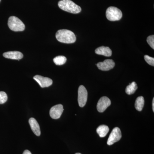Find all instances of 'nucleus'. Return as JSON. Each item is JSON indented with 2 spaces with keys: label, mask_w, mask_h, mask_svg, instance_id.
Wrapping results in <instances>:
<instances>
[{
  "label": "nucleus",
  "mask_w": 154,
  "mask_h": 154,
  "mask_svg": "<svg viewBox=\"0 0 154 154\" xmlns=\"http://www.w3.org/2000/svg\"><path fill=\"white\" fill-rule=\"evenodd\" d=\"M144 59L149 65L153 66H154V58L153 57H151L149 55H146L144 56Z\"/></svg>",
  "instance_id": "obj_19"
},
{
  "label": "nucleus",
  "mask_w": 154,
  "mask_h": 154,
  "mask_svg": "<svg viewBox=\"0 0 154 154\" xmlns=\"http://www.w3.org/2000/svg\"><path fill=\"white\" fill-rule=\"evenodd\" d=\"M109 127L107 125H100L96 129V131L100 137H105L109 132Z\"/></svg>",
  "instance_id": "obj_14"
},
{
  "label": "nucleus",
  "mask_w": 154,
  "mask_h": 154,
  "mask_svg": "<svg viewBox=\"0 0 154 154\" xmlns=\"http://www.w3.org/2000/svg\"><path fill=\"white\" fill-rule=\"evenodd\" d=\"M8 25L11 30L14 31H22L25 29V25L19 18L12 16L9 18Z\"/></svg>",
  "instance_id": "obj_3"
},
{
  "label": "nucleus",
  "mask_w": 154,
  "mask_h": 154,
  "mask_svg": "<svg viewBox=\"0 0 154 154\" xmlns=\"http://www.w3.org/2000/svg\"><path fill=\"white\" fill-rule=\"evenodd\" d=\"M63 110V106L61 104L56 105L51 108L50 116L53 119H58L60 118Z\"/></svg>",
  "instance_id": "obj_10"
},
{
  "label": "nucleus",
  "mask_w": 154,
  "mask_h": 154,
  "mask_svg": "<svg viewBox=\"0 0 154 154\" xmlns=\"http://www.w3.org/2000/svg\"><path fill=\"white\" fill-rule=\"evenodd\" d=\"M95 53L99 55H102L106 57H110L112 55V51L110 48L105 46H101L95 50Z\"/></svg>",
  "instance_id": "obj_13"
},
{
  "label": "nucleus",
  "mask_w": 154,
  "mask_h": 154,
  "mask_svg": "<svg viewBox=\"0 0 154 154\" xmlns=\"http://www.w3.org/2000/svg\"><path fill=\"white\" fill-rule=\"evenodd\" d=\"M111 105V101L108 97L103 96L100 98L97 103V109L100 113L104 112L107 107Z\"/></svg>",
  "instance_id": "obj_7"
},
{
  "label": "nucleus",
  "mask_w": 154,
  "mask_h": 154,
  "mask_svg": "<svg viewBox=\"0 0 154 154\" xmlns=\"http://www.w3.org/2000/svg\"><path fill=\"white\" fill-rule=\"evenodd\" d=\"M88 93L84 86L81 85L78 90V102L80 107H84L88 100Z\"/></svg>",
  "instance_id": "obj_5"
},
{
  "label": "nucleus",
  "mask_w": 154,
  "mask_h": 154,
  "mask_svg": "<svg viewBox=\"0 0 154 154\" xmlns=\"http://www.w3.org/2000/svg\"><path fill=\"white\" fill-rule=\"evenodd\" d=\"M144 99L143 96H139L136 100L135 107L138 111H140L143 110L144 105Z\"/></svg>",
  "instance_id": "obj_15"
},
{
  "label": "nucleus",
  "mask_w": 154,
  "mask_h": 154,
  "mask_svg": "<svg viewBox=\"0 0 154 154\" xmlns=\"http://www.w3.org/2000/svg\"><path fill=\"white\" fill-rule=\"evenodd\" d=\"M152 105L153 111V112H154V98H153V99L152 104Z\"/></svg>",
  "instance_id": "obj_22"
},
{
  "label": "nucleus",
  "mask_w": 154,
  "mask_h": 154,
  "mask_svg": "<svg viewBox=\"0 0 154 154\" xmlns=\"http://www.w3.org/2000/svg\"><path fill=\"white\" fill-rule=\"evenodd\" d=\"M106 16L108 20L113 22L121 19L122 18V11L118 8L110 7L106 11Z\"/></svg>",
  "instance_id": "obj_4"
},
{
  "label": "nucleus",
  "mask_w": 154,
  "mask_h": 154,
  "mask_svg": "<svg viewBox=\"0 0 154 154\" xmlns=\"http://www.w3.org/2000/svg\"><path fill=\"white\" fill-rule=\"evenodd\" d=\"M58 5L61 10L72 14H79L82 11L81 7L71 0H61Z\"/></svg>",
  "instance_id": "obj_2"
},
{
  "label": "nucleus",
  "mask_w": 154,
  "mask_h": 154,
  "mask_svg": "<svg viewBox=\"0 0 154 154\" xmlns=\"http://www.w3.org/2000/svg\"><path fill=\"white\" fill-rule=\"evenodd\" d=\"M8 96L5 92H0V104H3L5 103L8 100Z\"/></svg>",
  "instance_id": "obj_18"
},
{
  "label": "nucleus",
  "mask_w": 154,
  "mask_h": 154,
  "mask_svg": "<svg viewBox=\"0 0 154 154\" xmlns=\"http://www.w3.org/2000/svg\"><path fill=\"white\" fill-rule=\"evenodd\" d=\"M29 123L30 128L34 134L37 136H39L41 134L40 127L36 119L34 118H30L29 120Z\"/></svg>",
  "instance_id": "obj_12"
},
{
  "label": "nucleus",
  "mask_w": 154,
  "mask_h": 154,
  "mask_svg": "<svg viewBox=\"0 0 154 154\" xmlns=\"http://www.w3.org/2000/svg\"><path fill=\"white\" fill-rule=\"evenodd\" d=\"M137 89V85L135 82H132L126 87L125 92L128 95L134 94Z\"/></svg>",
  "instance_id": "obj_16"
},
{
  "label": "nucleus",
  "mask_w": 154,
  "mask_h": 154,
  "mask_svg": "<svg viewBox=\"0 0 154 154\" xmlns=\"http://www.w3.org/2000/svg\"><path fill=\"white\" fill-rule=\"evenodd\" d=\"M23 154H31V152L30 151L28 150H25V151L23 152Z\"/></svg>",
  "instance_id": "obj_21"
},
{
  "label": "nucleus",
  "mask_w": 154,
  "mask_h": 154,
  "mask_svg": "<svg viewBox=\"0 0 154 154\" xmlns=\"http://www.w3.org/2000/svg\"><path fill=\"white\" fill-rule=\"evenodd\" d=\"M33 79L38 83V85L42 88L50 87L53 84V81L51 79L47 78V77L42 76L39 75H36L33 77Z\"/></svg>",
  "instance_id": "obj_8"
},
{
  "label": "nucleus",
  "mask_w": 154,
  "mask_h": 154,
  "mask_svg": "<svg viewBox=\"0 0 154 154\" xmlns=\"http://www.w3.org/2000/svg\"><path fill=\"white\" fill-rule=\"evenodd\" d=\"M121 138V130L118 127H115L112 130L107 140V145L109 146L112 145L120 140Z\"/></svg>",
  "instance_id": "obj_6"
},
{
  "label": "nucleus",
  "mask_w": 154,
  "mask_h": 154,
  "mask_svg": "<svg viewBox=\"0 0 154 154\" xmlns=\"http://www.w3.org/2000/svg\"><path fill=\"white\" fill-rule=\"evenodd\" d=\"M0 2H1V0H0Z\"/></svg>",
  "instance_id": "obj_24"
},
{
  "label": "nucleus",
  "mask_w": 154,
  "mask_h": 154,
  "mask_svg": "<svg viewBox=\"0 0 154 154\" xmlns=\"http://www.w3.org/2000/svg\"><path fill=\"white\" fill-rule=\"evenodd\" d=\"M56 37L60 42L67 44L74 43L76 40L74 33L66 29L58 30L56 33Z\"/></svg>",
  "instance_id": "obj_1"
},
{
  "label": "nucleus",
  "mask_w": 154,
  "mask_h": 154,
  "mask_svg": "<svg viewBox=\"0 0 154 154\" xmlns=\"http://www.w3.org/2000/svg\"><path fill=\"white\" fill-rule=\"evenodd\" d=\"M147 42L150 47L154 49V35L149 36L147 38Z\"/></svg>",
  "instance_id": "obj_20"
},
{
  "label": "nucleus",
  "mask_w": 154,
  "mask_h": 154,
  "mask_svg": "<svg viewBox=\"0 0 154 154\" xmlns=\"http://www.w3.org/2000/svg\"><path fill=\"white\" fill-rule=\"evenodd\" d=\"M75 154H82L80 153H75Z\"/></svg>",
  "instance_id": "obj_23"
},
{
  "label": "nucleus",
  "mask_w": 154,
  "mask_h": 154,
  "mask_svg": "<svg viewBox=\"0 0 154 154\" xmlns=\"http://www.w3.org/2000/svg\"><path fill=\"white\" fill-rule=\"evenodd\" d=\"M99 69L104 71H109L115 66V63L113 60H105L102 62H99L96 64Z\"/></svg>",
  "instance_id": "obj_9"
},
{
  "label": "nucleus",
  "mask_w": 154,
  "mask_h": 154,
  "mask_svg": "<svg viewBox=\"0 0 154 154\" xmlns=\"http://www.w3.org/2000/svg\"><path fill=\"white\" fill-rule=\"evenodd\" d=\"M3 56L6 58L19 60L23 57V55L21 52L18 51H11L3 54Z\"/></svg>",
  "instance_id": "obj_11"
},
{
  "label": "nucleus",
  "mask_w": 154,
  "mask_h": 154,
  "mask_svg": "<svg viewBox=\"0 0 154 154\" xmlns=\"http://www.w3.org/2000/svg\"><path fill=\"white\" fill-rule=\"evenodd\" d=\"M66 58L64 56H58L53 59L54 62L57 65H62L66 63Z\"/></svg>",
  "instance_id": "obj_17"
}]
</instances>
